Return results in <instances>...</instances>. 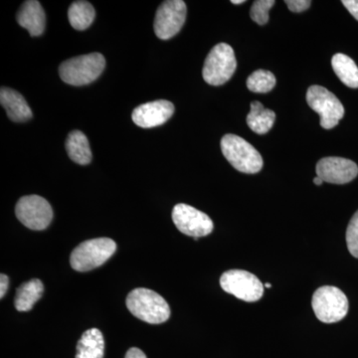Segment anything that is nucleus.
Instances as JSON below:
<instances>
[{
	"instance_id": "obj_31",
	"label": "nucleus",
	"mask_w": 358,
	"mask_h": 358,
	"mask_svg": "<svg viewBox=\"0 0 358 358\" xmlns=\"http://www.w3.org/2000/svg\"><path fill=\"white\" fill-rule=\"evenodd\" d=\"M266 288L271 289L272 288V285L270 284V282H267V284H265Z\"/></svg>"
},
{
	"instance_id": "obj_5",
	"label": "nucleus",
	"mask_w": 358,
	"mask_h": 358,
	"mask_svg": "<svg viewBox=\"0 0 358 358\" xmlns=\"http://www.w3.org/2000/svg\"><path fill=\"white\" fill-rule=\"evenodd\" d=\"M313 313L322 322L334 324L345 319L348 313V300L341 289L334 286L320 287L313 293Z\"/></svg>"
},
{
	"instance_id": "obj_14",
	"label": "nucleus",
	"mask_w": 358,
	"mask_h": 358,
	"mask_svg": "<svg viewBox=\"0 0 358 358\" xmlns=\"http://www.w3.org/2000/svg\"><path fill=\"white\" fill-rule=\"evenodd\" d=\"M17 22L33 37L43 34L46 16L40 2L36 0L25 1L18 11Z\"/></svg>"
},
{
	"instance_id": "obj_16",
	"label": "nucleus",
	"mask_w": 358,
	"mask_h": 358,
	"mask_svg": "<svg viewBox=\"0 0 358 358\" xmlns=\"http://www.w3.org/2000/svg\"><path fill=\"white\" fill-rule=\"evenodd\" d=\"M105 341L98 329L85 331L78 341L76 358H103Z\"/></svg>"
},
{
	"instance_id": "obj_30",
	"label": "nucleus",
	"mask_w": 358,
	"mask_h": 358,
	"mask_svg": "<svg viewBox=\"0 0 358 358\" xmlns=\"http://www.w3.org/2000/svg\"><path fill=\"white\" fill-rule=\"evenodd\" d=\"M232 2L233 4H242V3H245V0H232Z\"/></svg>"
},
{
	"instance_id": "obj_28",
	"label": "nucleus",
	"mask_w": 358,
	"mask_h": 358,
	"mask_svg": "<svg viewBox=\"0 0 358 358\" xmlns=\"http://www.w3.org/2000/svg\"><path fill=\"white\" fill-rule=\"evenodd\" d=\"M126 358H147L145 353L141 352V350L136 348H129L127 352Z\"/></svg>"
},
{
	"instance_id": "obj_2",
	"label": "nucleus",
	"mask_w": 358,
	"mask_h": 358,
	"mask_svg": "<svg viewBox=\"0 0 358 358\" xmlns=\"http://www.w3.org/2000/svg\"><path fill=\"white\" fill-rule=\"evenodd\" d=\"M106 67L105 57L100 53H91L66 60L59 67V75L65 83L85 86L96 81Z\"/></svg>"
},
{
	"instance_id": "obj_3",
	"label": "nucleus",
	"mask_w": 358,
	"mask_h": 358,
	"mask_svg": "<svg viewBox=\"0 0 358 358\" xmlns=\"http://www.w3.org/2000/svg\"><path fill=\"white\" fill-rule=\"evenodd\" d=\"M221 150L231 166L240 173L254 174L263 167L260 152L236 134H226L221 140Z\"/></svg>"
},
{
	"instance_id": "obj_23",
	"label": "nucleus",
	"mask_w": 358,
	"mask_h": 358,
	"mask_svg": "<svg viewBox=\"0 0 358 358\" xmlns=\"http://www.w3.org/2000/svg\"><path fill=\"white\" fill-rule=\"evenodd\" d=\"M274 0H256L250 10L252 20L257 24L265 25L268 21V11L274 6Z\"/></svg>"
},
{
	"instance_id": "obj_4",
	"label": "nucleus",
	"mask_w": 358,
	"mask_h": 358,
	"mask_svg": "<svg viewBox=\"0 0 358 358\" xmlns=\"http://www.w3.org/2000/svg\"><path fill=\"white\" fill-rule=\"evenodd\" d=\"M115 250L117 244L110 238L88 240L73 250L70 264L78 272H88L107 262Z\"/></svg>"
},
{
	"instance_id": "obj_25",
	"label": "nucleus",
	"mask_w": 358,
	"mask_h": 358,
	"mask_svg": "<svg viewBox=\"0 0 358 358\" xmlns=\"http://www.w3.org/2000/svg\"><path fill=\"white\" fill-rule=\"evenodd\" d=\"M285 3L288 6V8L292 13H299L307 10L312 4V1L310 0H286Z\"/></svg>"
},
{
	"instance_id": "obj_29",
	"label": "nucleus",
	"mask_w": 358,
	"mask_h": 358,
	"mask_svg": "<svg viewBox=\"0 0 358 358\" xmlns=\"http://www.w3.org/2000/svg\"><path fill=\"white\" fill-rule=\"evenodd\" d=\"M313 183H315V185H322V183H324V180H322V178H319V176H315V178H313Z\"/></svg>"
},
{
	"instance_id": "obj_9",
	"label": "nucleus",
	"mask_w": 358,
	"mask_h": 358,
	"mask_svg": "<svg viewBox=\"0 0 358 358\" xmlns=\"http://www.w3.org/2000/svg\"><path fill=\"white\" fill-rule=\"evenodd\" d=\"M15 214L23 225L36 231L46 229L53 219L51 205L39 195H27L18 200Z\"/></svg>"
},
{
	"instance_id": "obj_22",
	"label": "nucleus",
	"mask_w": 358,
	"mask_h": 358,
	"mask_svg": "<svg viewBox=\"0 0 358 358\" xmlns=\"http://www.w3.org/2000/svg\"><path fill=\"white\" fill-rule=\"evenodd\" d=\"M277 80L272 72L257 70L247 79V88L253 93H268L275 88Z\"/></svg>"
},
{
	"instance_id": "obj_17",
	"label": "nucleus",
	"mask_w": 358,
	"mask_h": 358,
	"mask_svg": "<svg viewBox=\"0 0 358 358\" xmlns=\"http://www.w3.org/2000/svg\"><path fill=\"white\" fill-rule=\"evenodd\" d=\"M43 282L38 279L30 280V281L21 285L16 291L14 306L18 312H28L31 310L33 306L37 303L43 296Z\"/></svg>"
},
{
	"instance_id": "obj_18",
	"label": "nucleus",
	"mask_w": 358,
	"mask_h": 358,
	"mask_svg": "<svg viewBox=\"0 0 358 358\" xmlns=\"http://www.w3.org/2000/svg\"><path fill=\"white\" fill-rule=\"evenodd\" d=\"M66 150L70 159L78 164L87 166L91 162V148L88 138L82 131H71L66 141Z\"/></svg>"
},
{
	"instance_id": "obj_24",
	"label": "nucleus",
	"mask_w": 358,
	"mask_h": 358,
	"mask_svg": "<svg viewBox=\"0 0 358 358\" xmlns=\"http://www.w3.org/2000/svg\"><path fill=\"white\" fill-rule=\"evenodd\" d=\"M346 244L348 251L358 259V210L352 216L346 230Z\"/></svg>"
},
{
	"instance_id": "obj_26",
	"label": "nucleus",
	"mask_w": 358,
	"mask_h": 358,
	"mask_svg": "<svg viewBox=\"0 0 358 358\" xmlns=\"http://www.w3.org/2000/svg\"><path fill=\"white\" fill-rule=\"evenodd\" d=\"M341 2L353 17L358 20V0H343Z\"/></svg>"
},
{
	"instance_id": "obj_20",
	"label": "nucleus",
	"mask_w": 358,
	"mask_h": 358,
	"mask_svg": "<svg viewBox=\"0 0 358 358\" xmlns=\"http://www.w3.org/2000/svg\"><path fill=\"white\" fill-rule=\"evenodd\" d=\"M334 73L345 86L358 88V67L352 58L345 54H336L331 59Z\"/></svg>"
},
{
	"instance_id": "obj_27",
	"label": "nucleus",
	"mask_w": 358,
	"mask_h": 358,
	"mask_svg": "<svg viewBox=\"0 0 358 358\" xmlns=\"http://www.w3.org/2000/svg\"><path fill=\"white\" fill-rule=\"evenodd\" d=\"M9 280L6 275L1 274L0 277V298H3L6 296L7 289H8Z\"/></svg>"
},
{
	"instance_id": "obj_8",
	"label": "nucleus",
	"mask_w": 358,
	"mask_h": 358,
	"mask_svg": "<svg viewBox=\"0 0 358 358\" xmlns=\"http://www.w3.org/2000/svg\"><path fill=\"white\" fill-rule=\"evenodd\" d=\"M220 286L227 294L239 300L253 303L262 299L264 285L252 273L244 270H230L220 278Z\"/></svg>"
},
{
	"instance_id": "obj_11",
	"label": "nucleus",
	"mask_w": 358,
	"mask_h": 358,
	"mask_svg": "<svg viewBox=\"0 0 358 358\" xmlns=\"http://www.w3.org/2000/svg\"><path fill=\"white\" fill-rule=\"evenodd\" d=\"M173 220L181 233L193 238L207 236L214 228L213 222L207 214L185 203L174 206Z\"/></svg>"
},
{
	"instance_id": "obj_6",
	"label": "nucleus",
	"mask_w": 358,
	"mask_h": 358,
	"mask_svg": "<svg viewBox=\"0 0 358 358\" xmlns=\"http://www.w3.org/2000/svg\"><path fill=\"white\" fill-rule=\"evenodd\" d=\"M237 68L234 50L230 45H215L205 60L202 76L207 84L221 86L229 81Z\"/></svg>"
},
{
	"instance_id": "obj_10",
	"label": "nucleus",
	"mask_w": 358,
	"mask_h": 358,
	"mask_svg": "<svg viewBox=\"0 0 358 358\" xmlns=\"http://www.w3.org/2000/svg\"><path fill=\"white\" fill-rule=\"evenodd\" d=\"M187 8L182 0H169L162 2L155 14L154 29L162 40L176 36L185 25Z\"/></svg>"
},
{
	"instance_id": "obj_15",
	"label": "nucleus",
	"mask_w": 358,
	"mask_h": 358,
	"mask_svg": "<svg viewBox=\"0 0 358 358\" xmlns=\"http://www.w3.org/2000/svg\"><path fill=\"white\" fill-rule=\"evenodd\" d=\"M0 103L13 122H27L32 117L31 109L23 96L15 90L2 87L0 90Z\"/></svg>"
},
{
	"instance_id": "obj_21",
	"label": "nucleus",
	"mask_w": 358,
	"mask_h": 358,
	"mask_svg": "<svg viewBox=\"0 0 358 358\" xmlns=\"http://www.w3.org/2000/svg\"><path fill=\"white\" fill-rule=\"evenodd\" d=\"M96 13L93 6L88 1H75L68 10L70 24L74 29L86 30L95 20Z\"/></svg>"
},
{
	"instance_id": "obj_12",
	"label": "nucleus",
	"mask_w": 358,
	"mask_h": 358,
	"mask_svg": "<svg viewBox=\"0 0 358 358\" xmlns=\"http://www.w3.org/2000/svg\"><path fill=\"white\" fill-rule=\"evenodd\" d=\"M317 176L324 182L345 185L358 176V166L352 160L343 157H329L320 159L317 164Z\"/></svg>"
},
{
	"instance_id": "obj_13",
	"label": "nucleus",
	"mask_w": 358,
	"mask_h": 358,
	"mask_svg": "<svg viewBox=\"0 0 358 358\" xmlns=\"http://www.w3.org/2000/svg\"><path fill=\"white\" fill-rule=\"evenodd\" d=\"M174 105L166 100H157L143 103L134 110L133 121L136 126L152 129L162 126L173 117Z\"/></svg>"
},
{
	"instance_id": "obj_19",
	"label": "nucleus",
	"mask_w": 358,
	"mask_h": 358,
	"mask_svg": "<svg viewBox=\"0 0 358 358\" xmlns=\"http://www.w3.org/2000/svg\"><path fill=\"white\" fill-rule=\"evenodd\" d=\"M275 121V114L272 110L265 109L260 102L251 103V110L247 115V124L254 133L267 134L274 126Z\"/></svg>"
},
{
	"instance_id": "obj_7",
	"label": "nucleus",
	"mask_w": 358,
	"mask_h": 358,
	"mask_svg": "<svg viewBox=\"0 0 358 358\" xmlns=\"http://www.w3.org/2000/svg\"><path fill=\"white\" fill-rule=\"evenodd\" d=\"M308 105L320 115V126L331 129L338 126L345 115V108L334 94L322 86L310 87L307 92Z\"/></svg>"
},
{
	"instance_id": "obj_1",
	"label": "nucleus",
	"mask_w": 358,
	"mask_h": 358,
	"mask_svg": "<svg viewBox=\"0 0 358 358\" xmlns=\"http://www.w3.org/2000/svg\"><path fill=\"white\" fill-rule=\"evenodd\" d=\"M126 303L134 317L148 324H164L171 317V308L167 301L152 289H134L129 294Z\"/></svg>"
}]
</instances>
